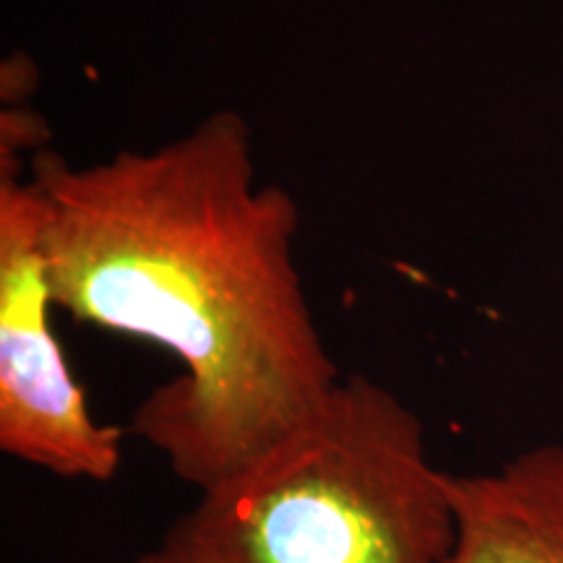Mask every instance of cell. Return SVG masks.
Returning <instances> with one entry per match:
<instances>
[{
  "label": "cell",
  "mask_w": 563,
  "mask_h": 563,
  "mask_svg": "<svg viewBox=\"0 0 563 563\" xmlns=\"http://www.w3.org/2000/svg\"><path fill=\"white\" fill-rule=\"evenodd\" d=\"M55 306L154 342L180 373L131 431L207 490L321 410L342 373L295 266L298 203L256 180L251 129L217 110L154 150L34 157Z\"/></svg>",
  "instance_id": "1"
},
{
  "label": "cell",
  "mask_w": 563,
  "mask_h": 563,
  "mask_svg": "<svg viewBox=\"0 0 563 563\" xmlns=\"http://www.w3.org/2000/svg\"><path fill=\"white\" fill-rule=\"evenodd\" d=\"M0 144V449L66 481L121 473L123 431L89 412L53 329L45 196Z\"/></svg>",
  "instance_id": "3"
},
{
  "label": "cell",
  "mask_w": 563,
  "mask_h": 563,
  "mask_svg": "<svg viewBox=\"0 0 563 563\" xmlns=\"http://www.w3.org/2000/svg\"><path fill=\"white\" fill-rule=\"evenodd\" d=\"M454 538L418 415L352 373L313 418L199 490L136 563H449Z\"/></svg>",
  "instance_id": "2"
},
{
  "label": "cell",
  "mask_w": 563,
  "mask_h": 563,
  "mask_svg": "<svg viewBox=\"0 0 563 563\" xmlns=\"http://www.w3.org/2000/svg\"><path fill=\"white\" fill-rule=\"evenodd\" d=\"M446 488L449 563H563V446L530 449L496 473H446Z\"/></svg>",
  "instance_id": "4"
}]
</instances>
